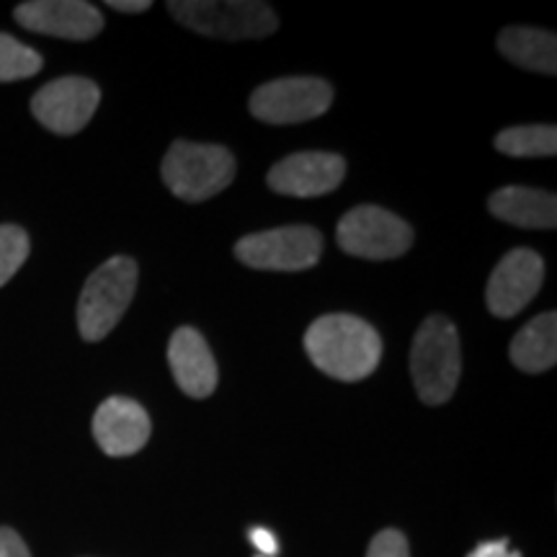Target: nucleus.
<instances>
[{
	"instance_id": "obj_1",
	"label": "nucleus",
	"mask_w": 557,
	"mask_h": 557,
	"mask_svg": "<svg viewBox=\"0 0 557 557\" xmlns=\"http://www.w3.org/2000/svg\"><path fill=\"white\" fill-rule=\"evenodd\" d=\"M305 351L329 377L359 382L377 369L382 338L357 315H323L305 333Z\"/></svg>"
},
{
	"instance_id": "obj_2",
	"label": "nucleus",
	"mask_w": 557,
	"mask_h": 557,
	"mask_svg": "<svg viewBox=\"0 0 557 557\" xmlns=\"http://www.w3.org/2000/svg\"><path fill=\"white\" fill-rule=\"evenodd\" d=\"M410 372L418 398L426 406H444L455 395L462 372V351L451 320L444 315L423 320L410 348Z\"/></svg>"
},
{
	"instance_id": "obj_3",
	"label": "nucleus",
	"mask_w": 557,
	"mask_h": 557,
	"mask_svg": "<svg viewBox=\"0 0 557 557\" xmlns=\"http://www.w3.org/2000/svg\"><path fill=\"white\" fill-rule=\"evenodd\" d=\"M169 11L186 29L214 39H261L278 26L274 9L256 0H173Z\"/></svg>"
},
{
	"instance_id": "obj_4",
	"label": "nucleus",
	"mask_w": 557,
	"mask_h": 557,
	"mask_svg": "<svg viewBox=\"0 0 557 557\" xmlns=\"http://www.w3.org/2000/svg\"><path fill=\"white\" fill-rule=\"evenodd\" d=\"M137 289V263L129 256H114L88 276L78 302L81 336L101 341L116 329Z\"/></svg>"
},
{
	"instance_id": "obj_5",
	"label": "nucleus",
	"mask_w": 557,
	"mask_h": 557,
	"mask_svg": "<svg viewBox=\"0 0 557 557\" xmlns=\"http://www.w3.org/2000/svg\"><path fill=\"white\" fill-rule=\"evenodd\" d=\"M235 178V158L222 145L178 143L163 158L165 186L184 201H207L227 189Z\"/></svg>"
},
{
	"instance_id": "obj_6",
	"label": "nucleus",
	"mask_w": 557,
	"mask_h": 557,
	"mask_svg": "<svg viewBox=\"0 0 557 557\" xmlns=\"http://www.w3.org/2000/svg\"><path fill=\"white\" fill-rule=\"evenodd\" d=\"M338 246L357 259H398L413 243V230L398 214L374 205H361L341 218Z\"/></svg>"
},
{
	"instance_id": "obj_7",
	"label": "nucleus",
	"mask_w": 557,
	"mask_h": 557,
	"mask_svg": "<svg viewBox=\"0 0 557 557\" xmlns=\"http://www.w3.org/2000/svg\"><path fill=\"white\" fill-rule=\"evenodd\" d=\"M323 253V235L310 225H289L246 235L235 246L240 263L261 271H302Z\"/></svg>"
},
{
	"instance_id": "obj_8",
	"label": "nucleus",
	"mask_w": 557,
	"mask_h": 557,
	"mask_svg": "<svg viewBox=\"0 0 557 557\" xmlns=\"http://www.w3.org/2000/svg\"><path fill=\"white\" fill-rule=\"evenodd\" d=\"M333 88L320 78H278L256 88L250 96V114L267 124L310 122L325 114Z\"/></svg>"
},
{
	"instance_id": "obj_9",
	"label": "nucleus",
	"mask_w": 557,
	"mask_h": 557,
	"mask_svg": "<svg viewBox=\"0 0 557 557\" xmlns=\"http://www.w3.org/2000/svg\"><path fill=\"white\" fill-rule=\"evenodd\" d=\"M101 101V90L88 78H60L47 83L32 99L34 116L58 135H75L90 122Z\"/></svg>"
},
{
	"instance_id": "obj_10",
	"label": "nucleus",
	"mask_w": 557,
	"mask_h": 557,
	"mask_svg": "<svg viewBox=\"0 0 557 557\" xmlns=\"http://www.w3.org/2000/svg\"><path fill=\"white\" fill-rule=\"evenodd\" d=\"M545 278V263L540 253L529 248H517L506 253L493 269L487 282V310L496 318H513L532 302Z\"/></svg>"
},
{
	"instance_id": "obj_11",
	"label": "nucleus",
	"mask_w": 557,
	"mask_h": 557,
	"mask_svg": "<svg viewBox=\"0 0 557 557\" xmlns=\"http://www.w3.org/2000/svg\"><path fill=\"white\" fill-rule=\"evenodd\" d=\"M346 176L344 158L336 152H295L269 171V186L284 197H323L338 189Z\"/></svg>"
},
{
	"instance_id": "obj_12",
	"label": "nucleus",
	"mask_w": 557,
	"mask_h": 557,
	"mask_svg": "<svg viewBox=\"0 0 557 557\" xmlns=\"http://www.w3.org/2000/svg\"><path fill=\"white\" fill-rule=\"evenodd\" d=\"M13 16L24 29L73 41L94 39L103 29L101 11L81 0H32L21 3Z\"/></svg>"
},
{
	"instance_id": "obj_13",
	"label": "nucleus",
	"mask_w": 557,
	"mask_h": 557,
	"mask_svg": "<svg viewBox=\"0 0 557 557\" xmlns=\"http://www.w3.org/2000/svg\"><path fill=\"white\" fill-rule=\"evenodd\" d=\"M94 436L109 457H129L148 444L150 416L129 398L103 400L94 416Z\"/></svg>"
},
{
	"instance_id": "obj_14",
	"label": "nucleus",
	"mask_w": 557,
	"mask_h": 557,
	"mask_svg": "<svg viewBox=\"0 0 557 557\" xmlns=\"http://www.w3.org/2000/svg\"><path fill=\"white\" fill-rule=\"evenodd\" d=\"M169 364L178 387L189 398H209L218 387V361L197 329H178L169 344Z\"/></svg>"
},
{
	"instance_id": "obj_15",
	"label": "nucleus",
	"mask_w": 557,
	"mask_h": 557,
	"mask_svg": "<svg viewBox=\"0 0 557 557\" xmlns=\"http://www.w3.org/2000/svg\"><path fill=\"white\" fill-rule=\"evenodd\" d=\"M487 209L508 225L529 230H553L557 225L555 194L527 186H506L487 199Z\"/></svg>"
},
{
	"instance_id": "obj_16",
	"label": "nucleus",
	"mask_w": 557,
	"mask_h": 557,
	"mask_svg": "<svg viewBox=\"0 0 557 557\" xmlns=\"http://www.w3.org/2000/svg\"><path fill=\"white\" fill-rule=\"evenodd\" d=\"M498 50L513 65L534 70V73L555 75L557 70V37L553 32L508 26L498 34Z\"/></svg>"
},
{
	"instance_id": "obj_17",
	"label": "nucleus",
	"mask_w": 557,
	"mask_h": 557,
	"mask_svg": "<svg viewBox=\"0 0 557 557\" xmlns=\"http://www.w3.org/2000/svg\"><path fill=\"white\" fill-rule=\"evenodd\" d=\"M511 361L521 372L540 374L557 361V315L545 312L527 323L511 341Z\"/></svg>"
},
{
	"instance_id": "obj_18",
	"label": "nucleus",
	"mask_w": 557,
	"mask_h": 557,
	"mask_svg": "<svg viewBox=\"0 0 557 557\" xmlns=\"http://www.w3.org/2000/svg\"><path fill=\"white\" fill-rule=\"evenodd\" d=\"M496 148L511 158H553L557 152V129L553 124H524L498 132Z\"/></svg>"
},
{
	"instance_id": "obj_19",
	"label": "nucleus",
	"mask_w": 557,
	"mask_h": 557,
	"mask_svg": "<svg viewBox=\"0 0 557 557\" xmlns=\"http://www.w3.org/2000/svg\"><path fill=\"white\" fill-rule=\"evenodd\" d=\"M41 70V58L18 39L0 34V83L24 81Z\"/></svg>"
},
{
	"instance_id": "obj_20",
	"label": "nucleus",
	"mask_w": 557,
	"mask_h": 557,
	"mask_svg": "<svg viewBox=\"0 0 557 557\" xmlns=\"http://www.w3.org/2000/svg\"><path fill=\"white\" fill-rule=\"evenodd\" d=\"M29 256V235L18 225H0V287L24 267Z\"/></svg>"
},
{
	"instance_id": "obj_21",
	"label": "nucleus",
	"mask_w": 557,
	"mask_h": 557,
	"mask_svg": "<svg viewBox=\"0 0 557 557\" xmlns=\"http://www.w3.org/2000/svg\"><path fill=\"white\" fill-rule=\"evenodd\" d=\"M408 540L403 537L398 529H385L369 545L367 557H408Z\"/></svg>"
},
{
	"instance_id": "obj_22",
	"label": "nucleus",
	"mask_w": 557,
	"mask_h": 557,
	"mask_svg": "<svg viewBox=\"0 0 557 557\" xmlns=\"http://www.w3.org/2000/svg\"><path fill=\"white\" fill-rule=\"evenodd\" d=\"M0 557H32V553L13 529L0 527Z\"/></svg>"
},
{
	"instance_id": "obj_23",
	"label": "nucleus",
	"mask_w": 557,
	"mask_h": 557,
	"mask_svg": "<svg viewBox=\"0 0 557 557\" xmlns=\"http://www.w3.org/2000/svg\"><path fill=\"white\" fill-rule=\"evenodd\" d=\"M248 540L253 542V547L259 549L261 557L278 555V540L274 537V532H269L267 527H253V529H250Z\"/></svg>"
},
{
	"instance_id": "obj_24",
	"label": "nucleus",
	"mask_w": 557,
	"mask_h": 557,
	"mask_svg": "<svg viewBox=\"0 0 557 557\" xmlns=\"http://www.w3.org/2000/svg\"><path fill=\"white\" fill-rule=\"evenodd\" d=\"M468 557H521V553L511 549L508 540H493V542H483V545H478Z\"/></svg>"
},
{
	"instance_id": "obj_25",
	"label": "nucleus",
	"mask_w": 557,
	"mask_h": 557,
	"mask_svg": "<svg viewBox=\"0 0 557 557\" xmlns=\"http://www.w3.org/2000/svg\"><path fill=\"white\" fill-rule=\"evenodd\" d=\"M109 5L122 13H143L150 9V0H109Z\"/></svg>"
},
{
	"instance_id": "obj_26",
	"label": "nucleus",
	"mask_w": 557,
	"mask_h": 557,
	"mask_svg": "<svg viewBox=\"0 0 557 557\" xmlns=\"http://www.w3.org/2000/svg\"><path fill=\"white\" fill-rule=\"evenodd\" d=\"M259 557H261V555H259Z\"/></svg>"
}]
</instances>
